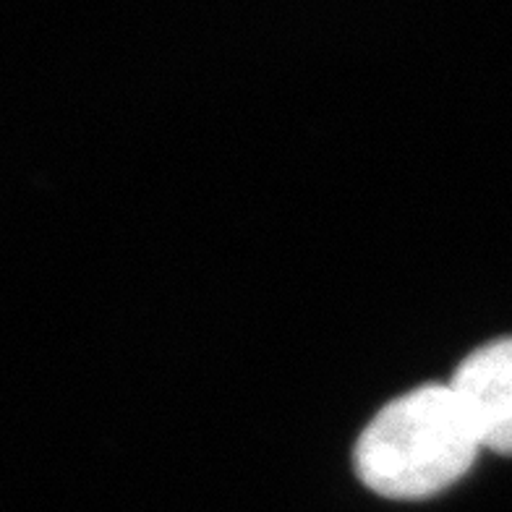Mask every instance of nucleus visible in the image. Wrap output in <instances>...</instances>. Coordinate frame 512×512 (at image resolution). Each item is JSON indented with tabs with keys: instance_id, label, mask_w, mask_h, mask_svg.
<instances>
[{
	"instance_id": "nucleus-2",
	"label": "nucleus",
	"mask_w": 512,
	"mask_h": 512,
	"mask_svg": "<svg viewBox=\"0 0 512 512\" xmlns=\"http://www.w3.org/2000/svg\"><path fill=\"white\" fill-rule=\"evenodd\" d=\"M481 447L512 455V337L465 356L450 379Z\"/></svg>"
},
{
	"instance_id": "nucleus-1",
	"label": "nucleus",
	"mask_w": 512,
	"mask_h": 512,
	"mask_svg": "<svg viewBox=\"0 0 512 512\" xmlns=\"http://www.w3.org/2000/svg\"><path fill=\"white\" fill-rule=\"evenodd\" d=\"M481 450L450 382L424 384L371 418L356 442L353 465L371 492L424 499L463 479Z\"/></svg>"
}]
</instances>
